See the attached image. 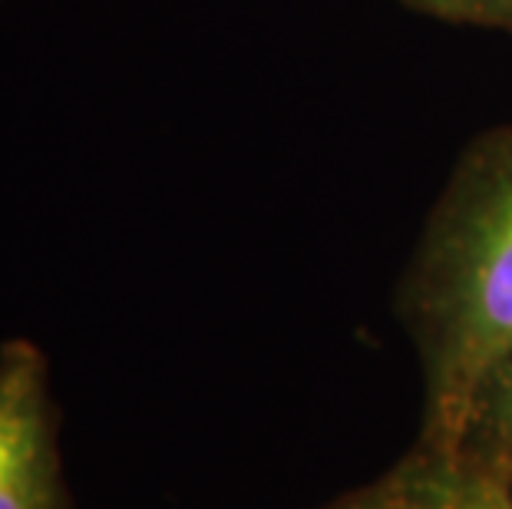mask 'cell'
Listing matches in <instances>:
<instances>
[{
	"label": "cell",
	"mask_w": 512,
	"mask_h": 509,
	"mask_svg": "<svg viewBox=\"0 0 512 509\" xmlns=\"http://www.w3.org/2000/svg\"><path fill=\"white\" fill-rule=\"evenodd\" d=\"M0 509H70L60 407L40 344H0Z\"/></svg>",
	"instance_id": "7a4b0ae2"
},
{
	"label": "cell",
	"mask_w": 512,
	"mask_h": 509,
	"mask_svg": "<svg viewBox=\"0 0 512 509\" xmlns=\"http://www.w3.org/2000/svg\"><path fill=\"white\" fill-rule=\"evenodd\" d=\"M403 4L417 7L430 17L450 20V24L493 27L512 34V0H403Z\"/></svg>",
	"instance_id": "5b68a950"
},
{
	"label": "cell",
	"mask_w": 512,
	"mask_h": 509,
	"mask_svg": "<svg viewBox=\"0 0 512 509\" xmlns=\"http://www.w3.org/2000/svg\"><path fill=\"white\" fill-rule=\"evenodd\" d=\"M321 509H512V486L463 450L417 440L390 470Z\"/></svg>",
	"instance_id": "3957f363"
},
{
	"label": "cell",
	"mask_w": 512,
	"mask_h": 509,
	"mask_svg": "<svg viewBox=\"0 0 512 509\" xmlns=\"http://www.w3.org/2000/svg\"><path fill=\"white\" fill-rule=\"evenodd\" d=\"M423 374L420 443L456 447L486 371L512 348V126L466 149L403 275Z\"/></svg>",
	"instance_id": "6da1fadb"
},
{
	"label": "cell",
	"mask_w": 512,
	"mask_h": 509,
	"mask_svg": "<svg viewBox=\"0 0 512 509\" xmlns=\"http://www.w3.org/2000/svg\"><path fill=\"white\" fill-rule=\"evenodd\" d=\"M456 450L512 486V348L479 381Z\"/></svg>",
	"instance_id": "277c9868"
}]
</instances>
